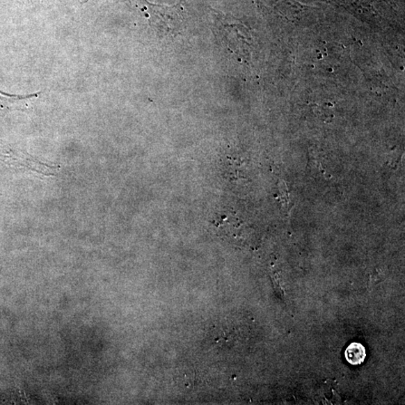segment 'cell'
I'll return each instance as SVG.
<instances>
[{"instance_id":"1","label":"cell","mask_w":405,"mask_h":405,"mask_svg":"<svg viewBox=\"0 0 405 405\" xmlns=\"http://www.w3.org/2000/svg\"><path fill=\"white\" fill-rule=\"evenodd\" d=\"M345 358L350 364L358 365L362 364L366 358L365 347L358 342H354L349 345L345 353Z\"/></svg>"}]
</instances>
